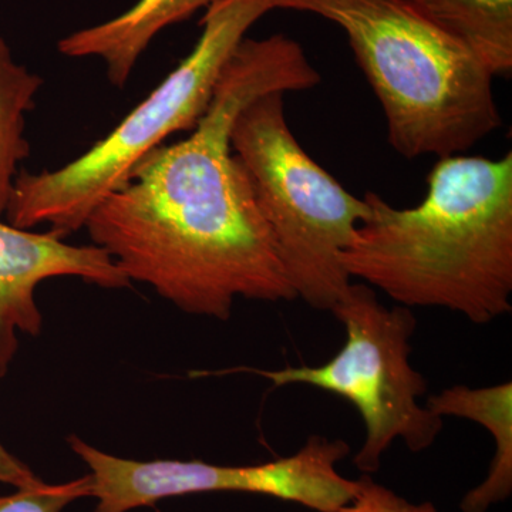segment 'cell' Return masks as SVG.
I'll list each match as a JSON object with an SVG mask.
<instances>
[{
    "label": "cell",
    "instance_id": "30bf717a",
    "mask_svg": "<svg viewBox=\"0 0 512 512\" xmlns=\"http://www.w3.org/2000/svg\"><path fill=\"white\" fill-rule=\"evenodd\" d=\"M426 406L441 419L451 416L476 421L494 440L487 477L464 495L460 510L488 512L507 501L512 494V383L476 389L458 384L430 396Z\"/></svg>",
    "mask_w": 512,
    "mask_h": 512
},
{
    "label": "cell",
    "instance_id": "8992f818",
    "mask_svg": "<svg viewBox=\"0 0 512 512\" xmlns=\"http://www.w3.org/2000/svg\"><path fill=\"white\" fill-rule=\"evenodd\" d=\"M330 312L345 328L346 340L328 362L281 370L238 367L212 375L254 373L275 387L306 384L352 403L366 429L365 443L353 464L372 476L396 440H403L413 453L433 446L444 419L419 402L429 387L426 377L410 365V340L417 326L412 309L387 308L375 289L360 282L350 284Z\"/></svg>",
    "mask_w": 512,
    "mask_h": 512
},
{
    "label": "cell",
    "instance_id": "ba28073f",
    "mask_svg": "<svg viewBox=\"0 0 512 512\" xmlns=\"http://www.w3.org/2000/svg\"><path fill=\"white\" fill-rule=\"evenodd\" d=\"M59 276L106 289L131 286L113 258L96 245L74 247L56 232L37 234L0 221V379L18 353V333L37 336L42 330L37 286Z\"/></svg>",
    "mask_w": 512,
    "mask_h": 512
},
{
    "label": "cell",
    "instance_id": "3957f363",
    "mask_svg": "<svg viewBox=\"0 0 512 512\" xmlns=\"http://www.w3.org/2000/svg\"><path fill=\"white\" fill-rule=\"evenodd\" d=\"M335 23L407 160L458 156L501 127L490 70L410 0H276Z\"/></svg>",
    "mask_w": 512,
    "mask_h": 512
},
{
    "label": "cell",
    "instance_id": "9c48e42d",
    "mask_svg": "<svg viewBox=\"0 0 512 512\" xmlns=\"http://www.w3.org/2000/svg\"><path fill=\"white\" fill-rule=\"evenodd\" d=\"M215 0H138L117 18L70 33L57 43L63 56L97 57L107 67V77L124 87L147 47L158 33L190 19Z\"/></svg>",
    "mask_w": 512,
    "mask_h": 512
},
{
    "label": "cell",
    "instance_id": "7c38bea8",
    "mask_svg": "<svg viewBox=\"0 0 512 512\" xmlns=\"http://www.w3.org/2000/svg\"><path fill=\"white\" fill-rule=\"evenodd\" d=\"M42 84V77L15 62L0 36V217L8 210L19 164L30 154L25 117Z\"/></svg>",
    "mask_w": 512,
    "mask_h": 512
},
{
    "label": "cell",
    "instance_id": "7a4b0ae2",
    "mask_svg": "<svg viewBox=\"0 0 512 512\" xmlns=\"http://www.w3.org/2000/svg\"><path fill=\"white\" fill-rule=\"evenodd\" d=\"M367 215L342 254L350 279L396 305L441 308L485 325L511 312L512 153L439 158L427 194L396 208L367 191Z\"/></svg>",
    "mask_w": 512,
    "mask_h": 512
},
{
    "label": "cell",
    "instance_id": "8fae6325",
    "mask_svg": "<svg viewBox=\"0 0 512 512\" xmlns=\"http://www.w3.org/2000/svg\"><path fill=\"white\" fill-rule=\"evenodd\" d=\"M494 77L512 72V0H410Z\"/></svg>",
    "mask_w": 512,
    "mask_h": 512
},
{
    "label": "cell",
    "instance_id": "52a82bcc",
    "mask_svg": "<svg viewBox=\"0 0 512 512\" xmlns=\"http://www.w3.org/2000/svg\"><path fill=\"white\" fill-rule=\"evenodd\" d=\"M70 448L90 468L94 512H128L151 507L165 498L204 493L266 495L330 512L349 503L357 480L338 471L349 456L346 441L311 436L301 450L255 466H218L200 460L136 461L111 456L77 436Z\"/></svg>",
    "mask_w": 512,
    "mask_h": 512
},
{
    "label": "cell",
    "instance_id": "5b68a950",
    "mask_svg": "<svg viewBox=\"0 0 512 512\" xmlns=\"http://www.w3.org/2000/svg\"><path fill=\"white\" fill-rule=\"evenodd\" d=\"M284 97L262 94L239 111L231 150L251 178L296 299L330 312L352 284L342 254L369 208L298 143Z\"/></svg>",
    "mask_w": 512,
    "mask_h": 512
},
{
    "label": "cell",
    "instance_id": "4fadbf2b",
    "mask_svg": "<svg viewBox=\"0 0 512 512\" xmlns=\"http://www.w3.org/2000/svg\"><path fill=\"white\" fill-rule=\"evenodd\" d=\"M92 480L89 474L62 484L20 488L16 493L0 497V512H63L67 505L90 497Z\"/></svg>",
    "mask_w": 512,
    "mask_h": 512
},
{
    "label": "cell",
    "instance_id": "9a60e30c",
    "mask_svg": "<svg viewBox=\"0 0 512 512\" xmlns=\"http://www.w3.org/2000/svg\"><path fill=\"white\" fill-rule=\"evenodd\" d=\"M0 483L12 485L16 490H20L37 487L45 481L0 444Z\"/></svg>",
    "mask_w": 512,
    "mask_h": 512
},
{
    "label": "cell",
    "instance_id": "6da1fadb",
    "mask_svg": "<svg viewBox=\"0 0 512 512\" xmlns=\"http://www.w3.org/2000/svg\"><path fill=\"white\" fill-rule=\"evenodd\" d=\"M320 82L296 40L245 37L191 136L151 150L94 208L84 225L93 245L190 315L228 320L238 298L295 301L231 130L256 97Z\"/></svg>",
    "mask_w": 512,
    "mask_h": 512
},
{
    "label": "cell",
    "instance_id": "5bb4252c",
    "mask_svg": "<svg viewBox=\"0 0 512 512\" xmlns=\"http://www.w3.org/2000/svg\"><path fill=\"white\" fill-rule=\"evenodd\" d=\"M330 512H440L430 501L412 503L386 485L376 483L369 474L357 480L356 493L349 503Z\"/></svg>",
    "mask_w": 512,
    "mask_h": 512
},
{
    "label": "cell",
    "instance_id": "277c9868",
    "mask_svg": "<svg viewBox=\"0 0 512 512\" xmlns=\"http://www.w3.org/2000/svg\"><path fill=\"white\" fill-rule=\"evenodd\" d=\"M274 10L276 0H215L205 9L190 55L113 131L57 170L16 177L5 212L9 224L46 225L63 238L84 228L94 208L124 184L141 158L174 133L197 127L232 53Z\"/></svg>",
    "mask_w": 512,
    "mask_h": 512
}]
</instances>
